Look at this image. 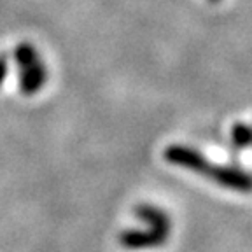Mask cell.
Wrapping results in <instances>:
<instances>
[{
    "mask_svg": "<svg viewBox=\"0 0 252 252\" xmlns=\"http://www.w3.org/2000/svg\"><path fill=\"white\" fill-rule=\"evenodd\" d=\"M165 159L168 163H172V165H177V166H182V168L191 170V172L201 173L205 177H207V173H209L210 166H212V163L207 161L200 151L193 149V147H188V146H179V144L166 147Z\"/></svg>",
    "mask_w": 252,
    "mask_h": 252,
    "instance_id": "6da1fadb",
    "label": "cell"
},
{
    "mask_svg": "<svg viewBox=\"0 0 252 252\" xmlns=\"http://www.w3.org/2000/svg\"><path fill=\"white\" fill-rule=\"evenodd\" d=\"M207 177L212 179L222 188L233 189V191H242V193L252 191V175H249L247 172L240 168H235V166L212 165Z\"/></svg>",
    "mask_w": 252,
    "mask_h": 252,
    "instance_id": "7a4b0ae2",
    "label": "cell"
},
{
    "mask_svg": "<svg viewBox=\"0 0 252 252\" xmlns=\"http://www.w3.org/2000/svg\"><path fill=\"white\" fill-rule=\"evenodd\" d=\"M168 236L154 229H128L119 235V242L126 249H149L159 247L166 242Z\"/></svg>",
    "mask_w": 252,
    "mask_h": 252,
    "instance_id": "3957f363",
    "label": "cell"
},
{
    "mask_svg": "<svg viewBox=\"0 0 252 252\" xmlns=\"http://www.w3.org/2000/svg\"><path fill=\"white\" fill-rule=\"evenodd\" d=\"M47 79L46 65L42 62H37L27 68H21L20 74V88L25 94H33L44 86Z\"/></svg>",
    "mask_w": 252,
    "mask_h": 252,
    "instance_id": "277c9868",
    "label": "cell"
},
{
    "mask_svg": "<svg viewBox=\"0 0 252 252\" xmlns=\"http://www.w3.org/2000/svg\"><path fill=\"white\" fill-rule=\"evenodd\" d=\"M135 214L140 219L146 220L151 229H154L158 233H163L166 236L170 235V217L161 209L153 207V205H138L137 209H135Z\"/></svg>",
    "mask_w": 252,
    "mask_h": 252,
    "instance_id": "5b68a950",
    "label": "cell"
},
{
    "mask_svg": "<svg viewBox=\"0 0 252 252\" xmlns=\"http://www.w3.org/2000/svg\"><path fill=\"white\" fill-rule=\"evenodd\" d=\"M14 58L18 62V65H20V68H27L40 60L39 53L35 51V47L32 46V44H20V46L16 47Z\"/></svg>",
    "mask_w": 252,
    "mask_h": 252,
    "instance_id": "8992f818",
    "label": "cell"
},
{
    "mask_svg": "<svg viewBox=\"0 0 252 252\" xmlns=\"http://www.w3.org/2000/svg\"><path fill=\"white\" fill-rule=\"evenodd\" d=\"M231 142L233 146L238 147V149H244V147L251 146L252 144V128L244 123H236L231 130Z\"/></svg>",
    "mask_w": 252,
    "mask_h": 252,
    "instance_id": "52a82bcc",
    "label": "cell"
},
{
    "mask_svg": "<svg viewBox=\"0 0 252 252\" xmlns=\"http://www.w3.org/2000/svg\"><path fill=\"white\" fill-rule=\"evenodd\" d=\"M5 75H7V60L4 55H0V84L5 79Z\"/></svg>",
    "mask_w": 252,
    "mask_h": 252,
    "instance_id": "ba28073f",
    "label": "cell"
},
{
    "mask_svg": "<svg viewBox=\"0 0 252 252\" xmlns=\"http://www.w3.org/2000/svg\"><path fill=\"white\" fill-rule=\"evenodd\" d=\"M210 4H217V2H220V0H209Z\"/></svg>",
    "mask_w": 252,
    "mask_h": 252,
    "instance_id": "9c48e42d",
    "label": "cell"
}]
</instances>
